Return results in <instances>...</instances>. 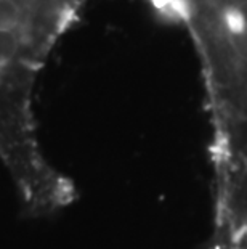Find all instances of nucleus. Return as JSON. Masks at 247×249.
I'll list each match as a JSON object with an SVG mask.
<instances>
[{
  "instance_id": "obj_1",
  "label": "nucleus",
  "mask_w": 247,
  "mask_h": 249,
  "mask_svg": "<svg viewBox=\"0 0 247 249\" xmlns=\"http://www.w3.org/2000/svg\"><path fill=\"white\" fill-rule=\"evenodd\" d=\"M88 0H0V161L24 211L44 217L76 199L71 178L47 161L33 111L50 52Z\"/></svg>"
},
{
  "instance_id": "obj_2",
  "label": "nucleus",
  "mask_w": 247,
  "mask_h": 249,
  "mask_svg": "<svg viewBox=\"0 0 247 249\" xmlns=\"http://www.w3.org/2000/svg\"><path fill=\"white\" fill-rule=\"evenodd\" d=\"M206 84L214 127L215 199L247 195V0H177Z\"/></svg>"
}]
</instances>
